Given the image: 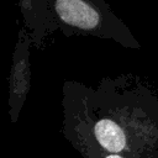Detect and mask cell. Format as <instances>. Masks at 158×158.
Wrapping results in <instances>:
<instances>
[{"mask_svg": "<svg viewBox=\"0 0 158 158\" xmlns=\"http://www.w3.org/2000/svg\"><path fill=\"white\" fill-rule=\"evenodd\" d=\"M94 133L100 146L111 153H118L126 147V136L122 128L112 120L102 118L98 121Z\"/></svg>", "mask_w": 158, "mask_h": 158, "instance_id": "2", "label": "cell"}, {"mask_svg": "<svg viewBox=\"0 0 158 158\" xmlns=\"http://www.w3.org/2000/svg\"><path fill=\"white\" fill-rule=\"evenodd\" d=\"M56 11L62 21L81 30H94L100 22L98 11L84 0H57Z\"/></svg>", "mask_w": 158, "mask_h": 158, "instance_id": "1", "label": "cell"}, {"mask_svg": "<svg viewBox=\"0 0 158 158\" xmlns=\"http://www.w3.org/2000/svg\"><path fill=\"white\" fill-rule=\"evenodd\" d=\"M106 158H122V157H120L118 154H115V153H114V154H110V156H107Z\"/></svg>", "mask_w": 158, "mask_h": 158, "instance_id": "3", "label": "cell"}]
</instances>
